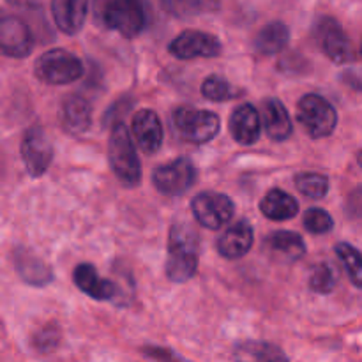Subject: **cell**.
<instances>
[{
	"instance_id": "25",
	"label": "cell",
	"mask_w": 362,
	"mask_h": 362,
	"mask_svg": "<svg viewBox=\"0 0 362 362\" xmlns=\"http://www.w3.org/2000/svg\"><path fill=\"white\" fill-rule=\"evenodd\" d=\"M163 9L175 18H193L218 11L221 0H159Z\"/></svg>"
},
{
	"instance_id": "28",
	"label": "cell",
	"mask_w": 362,
	"mask_h": 362,
	"mask_svg": "<svg viewBox=\"0 0 362 362\" xmlns=\"http://www.w3.org/2000/svg\"><path fill=\"white\" fill-rule=\"evenodd\" d=\"M202 94L205 99L216 103H225L237 98V90L221 76H209L202 85Z\"/></svg>"
},
{
	"instance_id": "1",
	"label": "cell",
	"mask_w": 362,
	"mask_h": 362,
	"mask_svg": "<svg viewBox=\"0 0 362 362\" xmlns=\"http://www.w3.org/2000/svg\"><path fill=\"white\" fill-rule=\"evenodd\" d=\"M148 0H94V18L101 27L134 37L148 23Z\"/></svg>"
},
{
	"instance_id": "19",
	"label": "cell",
	"mask_w": 362,
	"mask_h": 362,
	"mask_svg": "<svg viewBox=\"0 0 362 362\" xmlns=\"http://www.w3.org/2000/svg\"><path fill=\"white\" fill-rule=\"evenodd\" d=\"M264 124L269 136L276 141L286 140L293 129L285 105L276 98H269L264 101Z\"/></svg>"
},
{
	"instance_id": "15",
	"label": "cell",
	"mask_w": 362,
	"mask_h": 362,
	"mask_svg": "<svg viewBox=\"0 0 362 362\" xmlns=\"http://www.w3.org/2000/svg\"><path fill=\"white\" fill-rule=\"evenodd\" d=\"M88 0H52V13L57 27L67 35L78 34L87 18Z\"/></svg>"
},
{
	"instance_id": "22",
	"label": "cell",
	"mask_w": 362,
	"mask_h": 362,
	"mask_svg": "<svg viewBox=\"0 0 362 362\" xmlns=\"http://www.w3.org/2000/svg\"><path fill=\"white\" fill-rule=\"evenodd\" d=\"M235 362H288L283 350L265 341H244L233 350Z\"/></svg>"
},
{
	"instance_id": "3",
	"label": "cell",
	"mask_w": 362,
	"mask_h": 362,
	"mask_svg": "<svg viewBox=\"0 0 362 362\" xmlns=\"http://www.w3.org/2000/svg\"><path fill=\"white\" fill-rule=\"evenodd\" d=\"M108 158L110 166L120 182L129 187L138 186L141 179V165L129 131L122 122H117L110 134Z\"/></svg>"
},
{
	"instance_id": "9",
	"label": "cell",
	"mask_w": 362,
	"mask_h": 362,
	"mask_svg": "<svg viewBox=\"0 0 362 362\" xmlns=\"http://www.w3.org/2000/svg\"><path fill=\"white\" fill-rule=\"evenodd\" d=\"M21 158L32 177H41L46 173L53 161V145L45 129L34 126L25 133L21 140Z\"/></svg>"
},
{
	"instance_id": "10",
	"label": "cell",
	"mask_w": 362,
	"mask_h": 362,
	"mask_svg": "<svg viewBox=\"0 0 362 362\" xmlns=\"http://www.w3.org/2000/svg\"><path fill=\"white\" fill-rule=\"evenodd\" d=\"M170 53L180 60L212 59L221 53V42L218 37L200 30H184L168 46Z\"/></svg>"
},
{
	"instance_id": "29",
	"label": "cell",
	"mask_w": 362,
	"mask_h": 362,
	"mask_svg": "<svg viewBox=\"0 0 362 362\" xmlns=\"http://www.w3.org/2000/svg\"><path fill=\"white\" fill-rule=\"evenodd\" d=\"M310 286L317 293H331L336 286V274L327 264H318L310 278Z\"/></svg>"
},
{
	"instance_id": "16",
	"label": "cell",
	"mask_w": 362,
	"mask_h": 362,
	"mask_svg": "<svg viewBox=\"0 0 362 362\" xmlns=\"http://www.w3.org/2000/svg\"><path fill=\"white\" fill-rule=\"evenodd\" d=\"M253 246V228L247 221L233 223L218 239V251L228 260L243 258Z\"/></svg>"
},
{
	"instance_id": "24",
	"label": "cell",
	"mask_w": 362,
	"mask_h": 362,
	"mask_svg": "<svg viewBox=\"0 0 362 362\" xmlns=\"http://www.w3.org/2000/svg\"><path fill=\"white\" fill-rule=\"evenodd\" d=\"M267 246L272 253L279 255L283 260H299L306 253V246L299 233L296 232H274L267 239Z\"/></svg>"
},
{
	"instance_id": "18",
	"label": "cell",
	"mask_w": 362,
	"mask_h": 362,
	"mask_svg": "<svg viewBox=\"0 0 362 362\" xmlns=\"http://www.w3.org/2000/svg\"><path fill=\"white\" fill-rule=\"evenodd\" d=\"M13 258L18 272H20L23 281H27L28 285L45 286L53 279L52 269H49L41 258L32 255L30 251L16 250L13 253Z\"/></svg>"
},
{
	"instance_id": "20",
	"label": "cell",
	"mask_w": 362,
	"mask_h": 362,
	"mask_svg": "<svg viewBox=\"0 0 362 362\" xmlns=\"http://www.w3.org/2000/svg\"><path fill=\"white\" fill-rule=\"evenodd\" d=\"M260 209L265 218L272 221H286L296 218L299 212V204L292 194L281 189H271L260 202Z\"/></svg>"
},
{
	"instance_id": "17",
	"label": "cell",
	"mask_w": 362,
	"mask_h": 362,
	"mask_svg": "<svg viewBox=\"0 0 362 362\" xmlns=\"http://www.w3.org/2000/svg\"><path fill=\"white\" fill-rule=\"evenodd\" d=\"M73 279L81 292L95 300H108L115 296V286L108 279H103L90 264H80L73 272Z\"/></svg>"
},
{
	"instance_id": "26",
	"label": "cell",
	"mask_w": 362,
	"mask_h": 362,
	"mask_svg": "<svg viewBox=\"0 0 362 362\" xmlns=\"http://www.w3.org/2000/svg\"><path fill=\"white\" fill-rule=\"evenodd\" d=\"M296 186L304 197L324 198L329 191V179L322 173L304 172L296 175Z\"/></svg>"
},
{
	"instance_id": "2",
	"label": "cell",
	"mask_w": 362,
	"mask_h": 362,
	"mask_svg": "<svg viewBox=\"0 0 362 362\" xmlns=\"http://www.w3.org/2000/svg\"><path fill=\"white\" fill-rule=\"evenodd\" d=\"M198 239L187 225H173L168 237L166 276L175 283H184L197 274Z\"/></svg>"
},
{
	"instance_id": "8",
	"label": "cell",
	"mask_w": 362,
	"mask_h": 362,
	"mask_svg": "<svg viewBox=\"0 0 362 362\" xmlns=\"http://www.w3.org/2000/svg\"><path fill=\"white\" fill-rule=\"evenodd\" d=\"M191 209H193L194 219L209 230H219L225 226L235 212L233 202L226 194L211 193V191L194 197L191 202Z\"/></svg>"
},
{
	"instance_id": "23",
	"label": "cell",
	"mask_w": 362,
	"mask_h": 362,
	"mask_svg": "<svg viewBox=\"0 0 362 362\" xmlns=\"http://www.w3.org/2000/svg\"><path fill=\"white\" fill-rule=\"evenodd\" d=\"M288 39V27L281 21H272L258 32L257 39H255V49L260 55H276L286 48Z\"/></svg>"
},
{
	"instance_id": "31",
	"label": "cell",
	"mask_w": 362,
	"mask_h": 362,
	"mask_svg": "<svg viewBox=\"0 0 362 362\" xmlns=\"http://www.w3.org/2000/svg\"><path fill=\"white\" fill-rule=\"evenodd\" d=\"M59 343V331L53 327H46L42 329L41 332H39L37 336H35L34 339V345L37 346L41 352H46V350L53 349V346Z\"/></svg>"
},
{
	"instance_id": "12",
	"label": "cell",
	"mask_w": 362,
	"mask_h": 362,
	"mask_svg": "<svg viewBox=\"0 0 362 362\" xmlns=\"http://www.w3.org/2000/svg\"><path fill=\"white\" fill-rule=\"evenodd\" d=\"M0 45L4 55L23 59L34 48V37L21 18L4 16L0 21Z\"/></svg>"
},
{
	"instance_id": "32",
	"label": "cell",
	"mask_w": 362,
	"mask_h": 362,
	"mask_svg": "<svg viewBox=\"0 0 362 362\" xmlns=\"http://www.w3.org/2000/svg\"><path fill=\"white\" fill-rule=\"evenodd\" d=\"M349 214L352 218H361L362 219V187L356 189L349 198Z\"/></svg>"
},
{
	"instance_id": "21",
	"label": "cell",
	"mask_w": 362,
	"mask_h": 362,
	"mask_svg": "<svg viewBox=\"0 0 362 362\" xmlns=\"http://www.w3.org/2000/svg\"><path fill=\"white\" fill-rule=\"evenodd\" d=\"M64 127L73 134H81L90 127L92 108L90 103L81 95H71L62 108Z\"/></svg>"
},
{
	"instance_id": "11",
	"label": "cell",
	"mask_w": 362,
	"mask_h": 362,
	"mask_svg": "<svg viewBox=\"0 0 362 362\" xmlns=\"http://www.w3.org/2000/svg\"><path fill=\"white\" fill-rule=\"evenodd\" d=\"M317 37L325 55L336 64H345L352 60V45L341 25L334 18H322L317 27Z\"/></svg>"
},
{
	"instance_id": "34",
	"label": "cell",
	"mask_w": 362,
	"mask_h": 362,
	"mask_svg": "<svg viewBox=\"0 0 362 362\" xmlns=\"http://www.w3.org/2000/svg\"><path fill=\"white\" fill-rule=\"evenodd\" d=\"M357 161H359V165L362 166V152H359V156H357Z\"/></svg>"
},
{
	"instance_id": "14",
	"label": "cell",
	"mask_w": 362,
	"mask_h": 362,
	"mask_svg": "<svg viewBox=\"0 0 362 362\" xmlns=\"http://www.w3.org/2000/svg\"><path fill=\"white\" fill-rule=\"evenodd\" d=\"M262 120L253 105H240L230 117V133L240 145H253L260 138Z\"/></svg>"
},
{
	"instance_id": "5",
	"label": "cell",
	"mask_w": 362,
	"mask_h": 362,
	"mask_svg": "<svg viewBox=\"0 0 362 362\" xmlns=\"http://www.w3.org/2000/svg\"><path fill=\"white\" fill-rule=\"evenodd\" d=\"M173 124L180 136L189 144H207L219 133V117L207 110L182 106L173 112Z\"/></svg>"
},
{
	"instance_id": "30",
	"label": "cell",
	"mask_w": 362,
	"mask_h": 362,
	"mask_svg": "<svg viewBox=\"0 0 362 362\" xmlns=\"http://www.w3.org/2000/svg\"><path fill=\"white\" fill-rule=\"evenodd\" d=\"M304 226H306L308 232L315 233V235H322V233L331 232L334 221H332L329 212H325L324 209L315 207L304 214Z\"/></svg>"
},
{
	"instance_id": "33",
	"label": "cell",
	"mask_w": 362,
	"mask_h": 362,
	"mask_svg": "<svg viewBox=\"0 0 362 362\" xmlns=\"http://www.w3.org/2000/svg\"><path fill=\"white\" fill-rule=\"evenodd\" d=\"M13 7H32L35 4V0H7Z\"/></svg>"
},
{
	"instance_id": "6",
	"label": "cell",
	"mask_w": 362,
	"mask_h": 362,
	"mask_svg": "<svg viewBox=\"0 0 362 362\" xmlns=\"http://www.w3.org/2000/svg\"><path fill=\"white\" fill-rule=\"evenodd\" d=\"M299 122L311 138H325L336 129L334 106L317 94H306L299 101Z\"/></svg>"
},
{
	"instance_id": "13",
	"label": "cell",
	"mask_w": 362,
	"mask_h": 362,
	"mask_svg": "<svg viewBox=\"0 0 362 362\" xmlns=\"http://www.w3.org/2000/svg\"><path fill=\"white\" fill-rule=\"evenodd\" d=\"M133 134L145 154H154L163 144V126L152 110H140L133 117Z\"/></svg>"
},
{
	"instance_id": "4",
	"label": "cell",
	"mask_w": 362,
	"mask_h": 362,
	"mask_svg": "<svg viewBox=\"0 0 362 362\" xmlns=\"http://www.w3.org/2000/svg\"><path fill=\"white\" fill-rule=\"evenodd\" d=\"M34 73L48 85H67L83 76V62L66 49H49L35 60Z\"/></svg>"
},
{
	"instance_id": "7",
	"label": "cell",
	"mask_w": 362,
	"mask_h": 362,
	"mask_svg": "<svg viewBox=\"0 0 362 362\" xmlns=\"http://www.w3.org/2000/svg\"><path fill=\"white\" fill-rule=\"evenodd\" d=\"M152 182L159 193L177 197V194L186 193L197 182V168L191 159L179 158L168 165L156 168L152 173Z\"/></svg>"
},
{
	"instance_id": "27",
	"label": "cell",
	"mask_w": 362,
	"mask_h": 362,
	"mask_svg": "<svg viewBox=\"0 0 362 362\" xmlns=\"http://www.w3.org/2000/svg\"><path fill=\"white\" fill-rule=\"evenodd\" d=\"M336 253L341 258V262L345 264L346 272H349L350 279L356 286L362 288V253L359 250H356L354 246L346 243H339L336 246Z\"/></svg>"
}]
</instances>
